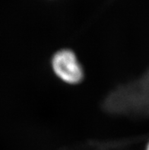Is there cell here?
Segmentation results:
<instances>
[{
	"instance_id": "6da1fadb",
	"label": "cell",
	"mask_w": 149,
	"mask_h": 150,
	"mask_svg": "<svg viewBox=\"0 0 149 150\" xmlns=\"http://www.w3.org/2000/svg\"><path fill=\"white\" fill-rule=\"evenodd\" d=\"M52 68L57 77L68 84L76 85L84 79V69L72 50L62 49L52 57Z\"/></svg>"
},
{
	"instance_id": "7a4b0ae2",
	"label": "cell",
	"mask_w": 149,
	"mask_h": 150,
	"mask_svg": "<svg viewBox=\"0 0 149 150\" xmlns=\"http://www.w3.org/2000/svg\"><path fill=\"white\" fill-rule=\"evenodd\" d=\"M145 150H149V140L148 141V143H147V144H146Z\"/></svg>"
}]
</instances>
